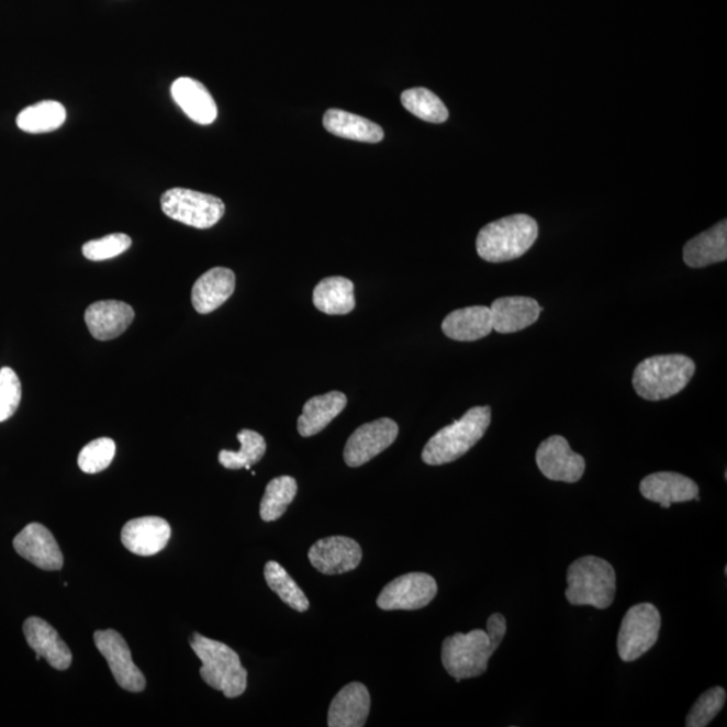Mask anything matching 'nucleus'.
Instances as JSON below:
<instances>
[{
  "mask_svg": "<svg viewBox=\"0 0 727 727\" xmlns=\"http://www.w3.org/2000/svg\"><path fill=\"white\" fill-rule=\"evenodd\" d=\"M506 634V619L500 613L488 618L486 630L446 637L440 659L449 675L460 683L462 679L481 676L488 670L492 655L497 651Z\"/></svg>",
  "mask_w": 727,
  "mask_h": 727,
  "instance_id": "1",
  "label": "nucleus"
},
{
  "mask_svg": "<svg viewBox=\"0 0 727 727\" xmlns=\"http://www.w3.org/2000/svg\"><path fill=\"white\" fill-rule=\"evenodd\" d=\"M539 236L538 223L528 214H514L488 224L477 236V254L490 264L522 258Z\"/></svg>",
  "mask_w": 727,
  "mask_h": 727,
  "instance_id": "2",
  "label": "nucleus"
},
{
  "mask_svg": "<svg viewBox=\"0 0 727 727\" xmlns=\"http://www.w3.org/2000/svg\"><path fill=\"white\" fill-rule=\"evenodd\" d=\"M492 421V410L488 406L473 407L461 420L440 428L433 435L422 451V460L432 467L458 460L474 448Z\"/></svg>",
  "mask_w": 727,
  "mask_h": 727,
  "instance_id": "3",
  "label": "nucleus"
},
{
  "mask_svg": "<svg viewBox=\"0 0 727 727\" xmlns=\"http://www.w3.org/2000/svg\"><path fill=\"white\" fill-rule=\"evenodd\" d=\"M695 362L684 355L649 357L636 367L631 384L642 399L664 401L682 392L694 378Z\"/></svg>",
  "mask_w": 727,
  "mask_h": 727,
  "instance_id": "4",
  "label": "nucleus"
},
{
  "mask_svg": "<svg viewBox=\"0 0 727 727\" xmlns=\"http://www.w3.org/2000/svg\"><path fill=\"white\" fill-rule=\"evenodd\" d=\"M190 646L202 661V681L212 689L222 691L225 698H237L246 693L248 672L234 649L200 634L193 635Z\"/></svg>",
  "mask_w": 727,
  "mask_h": 727,
  "instance_id": "5",
  "label": "nucleus"
},
{
  "mask_svg": "<svg viewBox=\"0 0 727 727\" xmlns=\"http://www.w3.org/2000/svg\"><path fill=\"white\" fill-rule=\"evenodd\" d=\"M616 597V571L607 560L582 557L570 564L566 599L574 606L607 609Z\"/></svg>",
  "mask_w": 727,
  "mask_h": 727,
  "instance_id": "6",
  "label": "nucleus"
},
{
  "mask_svg": "<svg viewBox=\"0 0 727 727\" xmlns=\"http://www.w3.org/2000/svg\"><path fill=\"white\" fill-rule=\"evenodd\" d=\"M160 206L166 216L199 230L212 228L225 213L224 202L219 197L183 188L165 192L160 197Z\"/></svg>",
  "mask_w": 727,
  "mask_h": 727,
  "instance_id": "7",
  "label": "nucleus"
},
{
  "mask_svg": "<svg viewBox=\"0 0 727 727\" xmlns=\"http://www.w3.org/2000/svg\"><path fill=\"white\" fill-rule=\"evenodd\" d=\"M661 617L653 604L631 606L618 631L617 649L623 661H635L651 651L658 642Z\"/></svg>",
  "mask_w": 727,
  "mask_h": 727,
  "instance_id": "8",
  "label": "nucleus"
},
{
  "mask_svg": "<svg viewBox=\"0 0 727 727\" xmlns=\"http://www.w3.org/2000/svg\"><path fill=\"white\" fill-rule=\"evenodd\" d=\"M437 593L438 585L432 575L410 573L381 590L377 604L381 611H418L432 604Z\"/></svg>",
  "mask_w": 727,
  "mask_h": 727,
  "instance_id": "9",
  "label": "nucleus"
},
{
  "mask_svg": "<svg viewBox=\"0 0 727 727\" xmlns=\"http://www.w3.org/2000/svg\"><path fill=\"white\" fill-rule=\"evenodd\" d=\"M94 644L110 666L113 679L128 693H142L146 689V678L135 666L128 644L116 630L94 631Z\"/></svg>",
  "mask_w": 727,
  "mask_h": 727,
  "instance_id": "10",
  "label": "nucleus"
},
{
  "mask_svg": "<svg viewBox=\"0 0 727 727\" xmlns=\"http://www.w3.org/2000/svg\"><path fill=\"white\" fill-rule=\"evenodd\" d=\"M399 435V426L395 421L380 418L366 423L350 435L344 449L345 463L350 468L362 467L373 460L385 449L395 443Z\"/></svg>",
  "mask_w": 727,
  "mask_h": 727,
  "instance_id": "11",
  "label": "nucleus"
},
{
  "mask_svg": "<svg viewBox=\"0 0 727 727\" xmlns=\"http://www.w3.org/2000/svg\"><path fill=\"white\" fill-rule=\"evenodd\" d=\"M536 465L548 480L575 484L585 473V458L571 450L568 439L552 435L536 450Z\"/></svg>",
  "mask_w": 727,
  "mask_h": 727,
  "instance_id": "12",
  "label": "nucleus"
},
{
  "mask_svg": "<svg viewBox=\"0 0 727 727\" xmlns=\"http://www.w3.org/2000/svg\"><path fill=\"white\" fill-rule=\"evenodd\" d=\"M309 560L315 570L325 575L349 573L359 568L361 546L347 536H329L310 547Z\"/></svg>",
  "mask_w": 727,
  "mask_h": 727,
  "instance_id": "13",
  "label": "nucleus"
},
{
  "mask_svg": "<svg viewBox=\"0 0 727 727\" xmlns=\"http://www.w3.org/2000/svg\"><path fill=\"white\" fill-rule=\"evenodd\" d=\"M14 548L22 558L45 571L61 570L64 556L55 536L43 524L32 523L14 538Z\"/></svg>",
  "mask_w": 727,
  "mask_h": 727,
  "instance_id": "14",
  "label": "nucleus"
},
{
  "mask_svg": "<svg viewBox=\"0 0 727 727\" xmlns=\"http://www.w3.org/2000/svg\"><path fill=\"white\" fill-rule=\"evenodd\" d=\"M170 536V524L165 518L146 516L124 524L122 544L135 556L153 557L168 546Z\"/></svg>",
  "mask_w": 727,
  "mask_h": 727,
  "instance_id": "15",
  "label": "nucleus"
},
{
  "mask_svg": "<svg viewBox=\"0 0 727 727\" xmlns=\"http://www.w3.org/2000/svg\"><path fill=\"white\" fill-rule=\"evenodd\" d=\"M640 492L644 499L658 503L661 508H670L673 503L691 500L700 502V486L694 480L673 472L649 474L641 481Z\"/></svg>",
  "mask_w": 727,
  "mask_h": 727,
  "instance_id": "16",
  "label": "nucleus"
},
{
  "mask_svg": "<svg viewBox=\"0 0 727 727\" xmlns=\"http://www.w3.org/2000/svg\"><path fill=\"white\" fill-rule=\"evenodd\" d=\"M23 634L30 648L37 653V660L44 658L57 671L69 669L74 660L70 649L49 623L40 617H30L23 624Z\"/></svg>",
  "mask_w": 727,
  "mask_h": 727,
  "instance_id": "17",
  "label": "nucleus"
},
{
  "mask_svg": "<svg viewBox=\"0 0 727 727\" xmlns=\"http://www.w3.org/2000/svg\"><path fill=\"white\" fill-rule=\"evenodd\" d=\"M135 318L134 309L122 301H99L86 312V324L92 337L109 342L126 332Z\"/></svg>",
  "mask_w": 727,
  "mask_h": 727,
  "instance_id": "18",
  "label": "nucleus"
},
{
  "mask_svg": "<svg viewBox=\"0 0 727 727\" xmlns=\"http://www.w3.org/2000/svg\"><path fill=\"white\" fill-rule=\"evenodd\" d=\"M369 711H371V695L366 685L360 682L349 683L333 698L327 713V726H366Z\"/></svg>",
  "mask_w": 727,
  "mask_h": 727,
  "instance_id": "19",
  "label": "nucleus"
},
{
  "mask_svg": "<svg viewBox=\"0 0 727 727\" xmlns=\"http://www.w3.org/2000/svg\"><path fill=\"white\" fill-rule=\"evenodd\" d=\"M493 331L510 335L522 332L539 320L541 309L538 301L529 297H503L492 303Z\"/></svg>",
  "mask_w": 727,
  "mask_h": 727,
  "instance_id": "20",
  "label": "nucleus"
},
{
  "mask_svg": "<svg viewBox=\"0 0 727 727\" xmlns=\"http://www.w3.org/2000/svg\"><path fill=\"white\" fill-rule=\"evenodd\" d=\"M235 272L225 267H214L195 280L192 303L197 313L210 314L223 306L235 293Z\"/></svg>",
  "mask_w": 727,
  "mask_h": 727,
  "instance_id": "21",
  "label": "nucleus"
},
{
  "mask_svg": "<svg viewBox=\"0 0 727 727\" xmlns=\"http://www.w3.org/2000/svg\"><path fill=\"white\" fill-rule=\"evenodd\" d=\"M171 97L193 122L206 126L216 121V101L202 82L190 77H181L172 82Z\"/></svg>",
  "mask_w": 727,
  "mask_h": 727,
  "instance_id": "22",
  "label": "nucleus"
},
{
  "mask_svg": "<svg viewBox=\"0 0 727 727\" xmlns=\"http://www.w3.org/2000/svg\"><path fill=\"white\" fill-rule=\"evenodd\" d=\"M443 332L455 342L472 343L493 332L491 309L470 306L455 310L443 322Z\"/></svg>",
  "mask_w": 727,
  "mask_h": 727,
  "instance_id": "23",
  "label": "nucleus"
},
{
  "mask_svg": "<svg viewBox=\"0 0 727 727\" xmlns=\"http://www.w3.org/2000/svg\"><path fill=\"white\" fill-rule=\"evenodd\" d=\"M347 396L338 391L309 399L305 406H303L300 418H298V433L303 438L313 437V435L321 433L343 413L344 409L347 407Z\"/></svg>",
  "mask_w": 727,
  "mask_h": 727,
  "instance_id": "24",
  "label": "nucleus"
},
{
  "mask_svg": "<svg viewBox=\"0 0 727 727\" xmlns=\"http://www.w3.org/2000/svg\"><path fill=\"white\" fill-rule=\"evenodd\" d=\"M683 259L691 268H703L725 261L727 259L726 220L691 238L683 248Z\"/></svg>",
  "mask_w": 727,
  "mask_h": 727,
  "instance_id": "25",
  "label": "nucleus"
},
{
  "mask_svg": "<svg viewBox=\"0 0 727 727\" xmlns=\"http://www.w3.org/2000/svg\"><path fill=\"white\" fill-rule=\"evenodd\" d=\"M324 127L339 138L367 143H379L384 138V131L379 124L368 119L343 110H327Z\"/></svg>",
  "mask_w": 727,
  "mask_h": 727,
  "instance_id": "26",
  "label": "nucleus"
},
{
  "mask_svg": "<svg viewBox=\"0 0 727 727\" xmlns=\"http://www.w3.org/2000/svg\"><path fill=\"white\" fill-rule=\"evenodd\" d=\"M313 303L325 314H349L356 307L355 284L344 277L322 279L313 291Z\"/></svg>",
  "mask_w": 727,
  "mask_h": 727,
  "instance_id": "27",
  "label": "nucleus"
},
{
  "mask_svg": "<svg viewBox=\"0 0 727 727\" xmlns=\"http://www.w3.org/2000/svg\"><path fill=\"white\" fill-rule=\"evenodd\" d=\"M67 121V110L55 100L40 101L22 110L16 118V126L29 134L52 133Z\"/></svg>",
  "mask_w": 727,
  "mask_h": 727,
  "instance_id": "28",
  "label": "nucleus"
},
{
  "mask_svg": "<svg viewBox=\"0 0 727 727\" xmlns=\"http://www.w3.org/2000/svg\"><path fill=\"white\" fill-rule=\"evenodd\" d=\"M298 484L294 477L280 476L268 482L260 503L261 521L270 523L282 517L289 505L294 502Z\"/></svg>",
  "mask_w": 727,
  "mask_h": 727,
  "instance_id": "29",
  "label": "nucleus"
},
{
  "mask_svg": "<svg viewBox=\"0 0 727 727\" xmlns=\"http://www.w3.org/2000/svg\"><path fill=\"white\" fill-rule=\"evenodd\" d=\"M237 439L242 445L241 450H222L219 455V461L225 469H251L266 455V439L264 435L247 430V428L237 434Z\"/></svg>",
  "mask_w": 727,
  "mask_h": 727,
  "instance_id": "30",
  "label": "nucleus"
},
{
  "mask_svg": "<svg viewBox=\"0 0 727 727\" xmlns=\"http://www.w3.org/2000/svg\"><path fill=\"white\" fill-rule=\"evenodd\" d=\"M265 578L268 588H270L273 593L278 594V597L282 600L286 605H289L291 609L300 613L309 609L310 602L305 593L302 592L293 578H291L288 571L276 562V560L267 562Z\"/></svg>",
  "mask_w": 727,
  "mask_h": 727,
  "instance_id": "31",
  "label": "nucleus"
},
{
  "mask_svg": "<svg viewBox=\"0 0 727 727\" xmlns=\"http://www.w3.org/2000/svg\"><path fill=\"white\" fill-rule=\"evenodd\" d=\"M404 109L428 123H444L449 119V110L437 94L426 88H411L401 97Z\"/></svg>",
  "mask_w": 727,
  "mask_h": 727,
  "instance_id": "32",
  "label": "nucleus"
},
{
  "mask_svg": "<svg viewBox=\"0 0 727 727\" xmlns=\"http://www.w3.org/2000/svg\"><path fill=\"white\" fill-rule=\"evenodd\" d=\"M116 455V444L111 438H99L89 443L79 455V468L87 474L103 472Z\"/></svg>",
  "mask_w": 727,
  "mask_h": 727,
  "instance_id": "33",
  "label": "nucleus"
},
{
  "mask_svg": "<svg viewBox=\"0 0 727 727\" xmlns=\"http://www.w3.org/2000/svg\"><path fill=\"white\" fill-rule=\"evenodd\" d=\"M726 703V691L723 687H713L703 693L698 701L695 702L691 708L687 718H685V726L687 727H705L717 717L723 711Z\"/></svg>",
  "mask_w": 727,
  "mask_h": 727,
  "instance_id": "34",
  "label": "nucleus"
},
{
  "mask_svg": "<svg viewBox=\"0 0 727 727\" xmlns=\"http://www.w3.org/2000/svg\"><path fill=\"white\" fill-rule=\"evenodd\" d=\"M22 399V384L14 369H0V423L16 413Z\"/></svg>",
  "mask_w": 727,
  "mask_h": 727,
  "instance_id": "35",
  "label": "nucleus"
},
{
  "mask_svg": "<svg viewBox=\"0 0 727 727\" xmlns=\"http://www.w3.org/2000/svg\"><path fill=\"white\" fill-rule=\"evenodd\" d=\"M131 237L124 234H112L85 244L82 254L88 260L103 261L122 255L130 249Z\"/></svg>",
  "mask_w": 727,
  "mask_h": 727,
  "instance_id": "36",
  "label": "nucleus"
}]
</instances>
